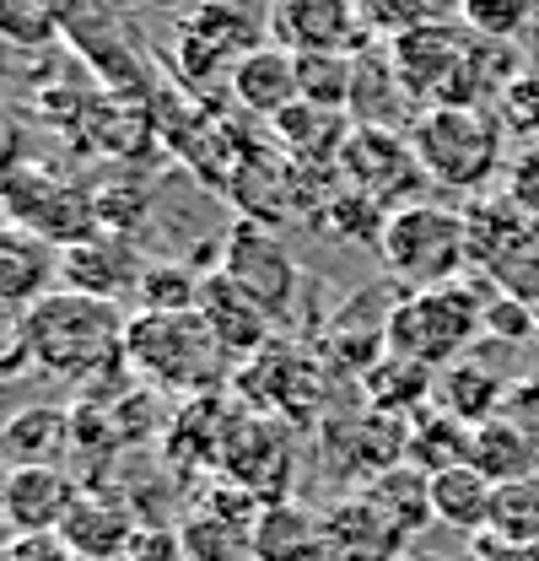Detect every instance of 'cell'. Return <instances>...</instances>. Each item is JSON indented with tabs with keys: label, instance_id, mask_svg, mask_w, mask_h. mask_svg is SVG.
Segmentation results:
<instances>
[{
	"label": "cell",
	"instance_id": "obj_1",
	"mask_svg": "<svg viewBox=\"0 0 539 561\" xmlns=\"http://www.w3.org/2000/svg\"><path fill=\"white\" fill-rule=\"evenodd\" d=\"M125 324L130 319H119L114 302L55 286L49 297H38L27 308L38 373L66 378V383H87V378L114 373L125 362Z\"/></svg>",
	"mask_w": 539,
	"mask_h": 561
},
{
	"label": "cell",
	"instance_id": "obj_2",
	"mask_svg": "<svg viewBox=\"0 0 539 561\" xmlns=\"http://www.w3.org/2000/svg\"><path fill=\"white\" fill-rule=\"evenodd\" d=\"M125 367L157 394H210L232 373L227 351L216 346L195 308L184 313L140 308L125 324Z\"/></svg>",
	"mask_w": 539,
	"mask_h": 561
},
{
	"label": "cell",
	"instance_id": "obj_3",
	"mask_svg": "<svg viewBox=\"0 0 539 561\" xmlns=\"http://www.w3.org/2000/svg\"><path fill=\"white\" fill-rule=\"evenodd\" d=\"M485 291L480 280H448V286H426V291H400L394 313H389V351L410 356L432 373L465 362L474 335H485Z\"/></svg>",
	"mask_w": 539,
	"mask_h": 561
},
{
	"label": "cell",
	"instance_id": "obj_4",
	"mask_svg": "<svg viewBox=\"0 0 539 561\" xmlns=\"http://www.w3.org/2000/svg\"><path fill=\"white\" fill-rule=\"evenodd\" d=\"M426 184L480 195L502 168V119L485 108H421L404 130Z\"/></svg>",
	"mask_w": 539,
	"mask_h": 561
},
{
	"label": "cell",
	"instance_id": "obj_5",
	"mask_svg": "<svg viewBox=\"0 0 539 561\" xmlns=\"http://www.w3.org/2000/svg\"><path fill=\"white\" fill-rule=\"evenodd\" d=\"M378 254L389 265V276L404 280L410 291L426 286H448L465 276L470 265V243H465V210H443L432 201H410V206L389 210Z\"/></svg>",
	"mask_w": 539,
	"mask_h": 561
},
{
	"label": "cell",
	"instance_id": "obj_6",
	"mask_svg": "<svg viewBox=\"0 0 539 561\" xmlns=\"http://www.w3.org/2000/svg\"><path fill=\"white\" fill-rule=\"evenodd\" d=\"M0 216H5V227H22V232L44 238L49 249H70V243L103 232L92 190L66 184L60 173L33 168V162H22V168L0 184Z\"/></svg>",
	"mask_w": 539,
	"mask_h": 561
},
{
	"label": "cell",
	"instance_id": "obj_7",
	"mask_svg": "<svg viewBox=\"0 0 539 561\" xmlns=\"http://www.w3.org/2000/svg\"><path fill=\"white\" fill-rule=\"evenodd\" d=\"M470 44V27H448V22H421L400 38H389V60L400 70L404 92L415 98V108H470L465 98Z\"/></svg>",
	"mask_w": 539,
	"mask_h": 561
},
{
	"label": "cell",
	"instance_id": "obj_8",
	"mask_svg": "<svg viewBox=\"0 0 539 561\" xmlns=\"http://www.w3.org/2000/svg\"><path fill=\"white\" fill-rule=\"evenodd\" d=\"M335 173L345 190L378 201L383 210L410 206L415 190L426 184V173H421V162H415V151H410V136H404V130H378V125H356V130H351Z\"/></svg>",
	"mask_w": 539,
	"mask_h": 561
},
{
	"label": "cell",
	"instance_id": "obj_9",
	"mask_svg": "<svg viewBox=\"0 0 539 561\" xmlns=\"http://www.w3.org/2000/svg\"><path fill=\"white\" fill-rule=\"evenodd\" d=\"M216 271L232 280L238 291H249L270 319L291 313V297H297V265H291V254L275 243V232H270L265 221H249V216L232 221L227 238H221V265H216Z\"/></svg>",
	"mask_w": 539,
	"mask_h": 561
},
{
	"label": "cell",
	"instance_id": "obj_10",
	"mask_svg": "<svg viewBox=\"0 0 539 561\" xmlns=\"http://www.w3.org/2000/svg\"><path fill=\"white\" fill-rule=\"evenodd\" d=\"M260 44H265L260 38V22L243 5H232V0H200L184 16V27H179V70H184L190 87H200L216 70L232 76V66L249 49H260Z\"/></svg>",
	"mask_w": 539,
	"mask_h": 561
},
{
	"label": "cell",
	"instance_id": "obj_11",
	"mask_svg": "<svg viewBox=\"0 0 539 561\" xmlns=\"http://www.w3.org/2000/svg\"><path fill=\"white\" fill-rule=\"evenodd\" d=\"M265 27L291 55H356L372 44L351 0H270Z\"/></svg>",
	"mask_w": 539,
	"mask_h": 561
},
{
	"label": "cell",
	"instance_id": "obj_12",
	"mask_svg": "<svg viewBox=\"0 0 539 561\" xmlns=\"http://www.w3.org/2000/svg\"><path fill=\"white\" fill-rule=\"evenodd\" d=\"M227 481L238 491H249L254 502H286V476H291V454H286V437L280 426H270L265 416H243L238 432L232 421L221 426V448H216Z\"/></svg>",
	"mask_w": 539,
	"mask_h": 561
},
{
	"label": "cell",
	"instance_id": "obj_13",
	"mask_svg": "<svg viewBox=\"0 0 539 561\" xmlns=\"http://www.w3.org/2000/svg\"><path fill=\"white\" fill-rule=\"evenodd\" d=\"M140 276H146V260L135 254L125 232H92V238L60 249V286L81 291V297L119 302V297L140 291Z\"/></svg>",
	"mask_w": 539,
	"mask_h": 561
},
{
	"label": "cell",
	"instance_id": "obj_14",
	"mask_svg": "<svg viewBox=\"0 0 539 561\" xmlns=\"http://www.w3.org/2000/svg\"><path fill=\"white\" fill-rule=\"evenodd\" d=\"M324 540H330V561H400V557H410V551H404L410 535H404L400 524L362 486L324 507Z\"/></svg>",
	"mask_w": 539,
	"mask_h": 561
},
{
	"label": "cell",
	"instance_id": "obj_15",
	"mask_svg": "<svg viewBox=\"0 0 539 561\" xmlns=\"http://www.w3.org/2000/svg\"><path fill=\"white\" fill-rule=\"evenodd\" d=\"M195 313L205 319V330L216 335V346L227 351V362H254L260 351H270V324H275V319H270L249 291H238L221 271L200 276Z\"/></svg>",
	"mask_w": 539,
	"mask_h": 561
},
{
	"label": "cell",
	"instance_id": "obj_16",
	"mask_svg": "<svg viewBox=\"0 0 539 561\" xmlns=\"http://www.w3.org/2000/svg\"><path fill=\"white\" fill-rule=\"evenodd\" d=\"M76 496H81V486L70 481L60 465H22V470H5V507H0V518L16 535H60Z\"/></svg>",
	"mask_w": 539,
	"mask_h": 561
},
{
	"label": "cell",
	"instance_id": "obj_17",
	"mask_svg": "<svg viewBox=\"0 0 539 561\" xmlns=\"http://www.w3.org/2000/svg\"><path fill=\"white\" fill-rule=\"evenodd\" d=\"M351 130H356L351 114L324 108V103H308V98H297L291 108H280L270 119V140L280 146V157L286 162H302V168H335Z\"/></svg>",
	"mask_w": 539,
	"mask_h": 561
},
{
	"label": "cell",
	"instance_id": "obj_18",
	"mask_svg": "<svg viewBox=\"0 0 539 561\" xmlns=\"http://www.w3.org/2000/svg\"><path fill=\"white\" fill-rule=\"evenodd\" d=\"M60 540L76 551V561H125L135 546V518L119 496L81 491L60 524Z\"/></svg>",
	"mask_w": 539,
	"mask_h": 561
},
{
	"label": "cell",
	"instance_id": "obj_19",
	"mask_svg": "<svg viewBox=\"0 0 539 561\" xmlns=\"http://www.w3.org/2000/svg\"><path fill=\"white\" fill-rule=\"evenodd\" d=\"M227 87H232V103H238L243 114H254V119L270 125L280 108H291V103L302 98L297 55L280 49V44H260V49H249V55L232 66Z\"/></svg>",
	"mask_w": 539,
	"mask_h": 561
},
{
	"label": "cell",
	"instance_id": "obj_20",
	"mask_svg": "<svg viewBox=\"0 0 539 561\" xmlns=\"http://www.w3.org/2000/svg\"><path fill=\"white\" fill-rule=\"evenodd\" d=\"M249 561H330L324 513H313L291 496L260 507L254 535H249Z\"/></svg>",
	"mask_w": 539,
	"mask_h": 561
},
{
	"label": "cell",
	"instance_id": "obj_21",
	"mask_svg": "<svg viewBox=\"0 0 539 561\" xmlns=\"http://www.w3.org/2000/svg\"><path fill=\"white\" fill-rule=\"evenodd\" d=\"M351 119H356V125H378V130H410V125H415V98L404 92L389 49H356Z\"/></svg>",
	"mask_w": 539,
	"mask_h": 561
},
{
	"label": "cell",
	"instance_id": "obj_22",
	"mask_svg": "<svg viewBox=\"0 0 539 561\" xmlns=\"http://www.w3.org/2000/svg\"><path fill=\"white\" fill-rule=\"evenodd\" d=\"M55 286H60V249H49L44 238L0 221V302L33 308Z\"/></svg>",
	"mask_w": 539,
	"mask_h": 561
},
{
	"label": "cell",
	"instance_id": "obj_23",
	"mask_svg": "<svg viewBox=\"0 0 539 561\" xmlns=\"http://www.w3.org/2000/svg\"><path fill=\"white\" fill-rule=\"evenodd\" d=\"M70 454V411L66 405H22L0 421V465H60Z\"/></svg>",
	"mask_w": 539,
	"mask_h": 561
},
{
	"label": "cell",
	"instance_id": "obj_24",
	"mask_svg": "<svg viewBox=\"0 0 539 561\" xmlns=\"http://www.w3.org/2000/svg\"><path fill=\"white\" fill-rule=\"evenodd\" d=\"M539 232L524 221V210L513 206L507 195H496V201H474L465 210V243H470V265L480 271H502V265H513L529 243H535Z\"/></svg>",
	"mask_w": 539,
	"mask_h": 561
},
{
	"label": "cell",
	"instance_id": "obj_25",
	"mask_svg": "<svg viewBox=\"0 0 539 561\" xmlns=\"http://www.w3.org/2000/svg\"><path fill=\"white\" fill-rule=\"evenodd\" d=\"M151 108L130 98V92H98L92 98V114H87V125H81V136L92 140L103 157H114V162H135V157H146L151 151Z\"/></svg>",
	"mask_w": 539,
	"mask_h": 561
},
{
	"label": "cell",
	"instance_id": "obj_26",
	"mask_svg": "<svg viewBox=\"0 0 539 561\" xmlns=\"http://www.w3.org/2000/svg\"><path fill=\"white\" fill-rule=\"evenodd\" d=\"M362 400H367V411H383V416H421L426 411V400H432V389H437V373L432 367H421V362H410V356H394V351H383L362 378Z\"/></svg>",
	"mask_w": 539,
	"mask_h": 561
},
{
	"label": "cell",
	"instance_id": "obj_27",
	"mask_svg": "<svg viewBox=\"0 0 539 561\" xmlns=\"http://www.w3.org/2000/svg\"><path fill=\"white\" fill-rule=\"evenodd\" d=\"M502 405H507V383H502L491 367H480V362H454V367L437 373V411H448L454 421L480 426V421L502 416Z\"/></svg>",
	"mask_w": 539,
	"mask_h": 561
},
{
	"label": "cell",
	"instance_id": "obj_28",
	"mask_svg": "<svg viewBox=\"0 0 539 561\" xmlns=\"http://www.w3.org/2000/svg\"><path fill=\"white\" fill-rule=\"evenodd\" d=\"M535 443H529V432L524 426H513L507 416H491L470 426V465L485 476V481H524V476H535Z\"/></svg>",
	"mask_w": 539,
	"mask_h": 561
},
{
	"label": "cell",
	"instance_id": "obj_29",
	"mask_svg": "<svg viewBox=\"0 0 539 561\" xmlns=\"http://www.w3.org/2000/svg\"><path fill=\"white\" fill-rule=\"evenodd\" d=\"M491 496H496V481H485L474 465H454V470L432 476V513H437V524H448L459 535H480L491 524Z\"/></svg>",
	"mask_w": 539,
	"mask_h": 561
},
{
	"label": "cell",
	"instance_id": "obj_30",
	"mask_svg": "<svg viewBox=\"0 0 539 561\" xmlns=\"http://www.w3.org/2000/svg\"><path fill=\"white\" fill-rule=\"evenodd\" d=\"M362 491L400 524L404 535H421L426 524H437V513H432V476L415 470L410 459L394 465V470H383V476H372V481H362Z\"/></svg>",
	"mask_w": 539,
	"mask_h": 561
},
{
	"label": "cell",
	"instance_id": "obj_31",
	"mask_svg": "<svg viewBox=\"0 0 539 561\" xmlns=\"http://www.w3.org/2000/svg\"><path fill=\"white\" fill-rule=\"evenodd\" d=\"M404 459L426 476L470 465V426L454 421L448 411H421V416H410V454Z\"/></svg>",
	"mask_w": 539,
	"mask_h": 561
},
{
	"label": "cell",
	"instance_id": "obj_32",
	"mask_svg": "<svg viewBox=\"0 0 539 561\" xmlns=\"http://www.w3.org/2000/svg\"><path fill=\"white\" fill-rule=\"evenodd\" d=\"M81 0H0V38L11 49H44L70 27Z\"/></svg>",
	"mask_w": 539,
	"mask_h": 561
},
{
	"label": "cell",
	"instance_id": "obj_33",
	"mask_svg": "<svg viewBox=\"0 0 539 561\" xmlns=\"http://www.w3.org/2000/svg\"><path fill=\"white\" fill-rule=\"evenodd\" d=\"M491 535L513 540V546H539V476H524V481H502L496 496H491Z\"/></svg>",
	"mask_w": 539,
	"mask_h": 561
},
{
	"label": "cell",
	"instance_id": "obj_34",
	"mask_svg": "<svg viewBox=\"0 0 539 561\" xmlns=\"http://www.w3.org/2000/svg\"><path fill=\"white\" fill-rule=\"evenodd\" d=\"M297 81L308 103H324L351 114V87H356V55H297Z\"/></svg>",
	"mask_w": 539,
	"mask_h": 561
},
{
	"label": "cell",
	"instance_id": "obj_35",
	"mask_svg": "<svg viewBox=\"0 0 539 561\" xmlns=\"http://www.w3.org/2000/svg\"><path fill=\"white\" fill-rule=\"evenodd\" d=\"M539 0H459V22L470 27L474 38H491V44H513L529 33Z\"/></svg>",
	"mask_w": 539,
	"mask_h": 561
},
{
	"label": "cell",
	"instance_id": "obj_36",
	"mask_svg": "<svg viewBox=\"0 0 539 561\" xmlns=\"http://www.w3.org/2000/svg\"><path fill=\"white\" fill-rule=\"evenodd\" d=\"M135 297H140V308L184 313V308H195V297H200V276H190V265H146Z\"/></svg>",
	"mask_w": 539,
	"mask_h": 561
},
{
	"label": "cell",
	"instance_id": "obj_37",
	"mask_svg": "<svg viewBox=\"0 0 539 561\" xmlns=\"http://www.w3.org/2000/svg\"><path fill=\"white\" fill-rule=\"evenodd\" d=\"M367 38H400L410 27L432 22V0H351Z\"/></svg>",
	"mask_w": 539,
	"mask_h": 561
},
{
	"label": "cell",
	"instance_id": "obj_38",
	"mask_svg": "<svg viewBox=\"0 0 539 561\" xmlns=\"http://www.w3.org/2000/svg\"><path fill=\"white\" fill-rule=\"evenodd\" d=\"M38 367L33 356V330H27V308L0 302V383H16Z\"/></svg>",
	"mask_w": 539,
	"mask_h": 561
},
{
	"label": "cell",
	"instance_id": "obj_39",
	"mask_svg": "<svg viewBox=\"0 0 539 561\" xmlns=\"http://www.w3.org/2000/svg\"><path fill=\"white\" fill-rule=\"evenodd\" d=\"M485 335H496V341H535L539 335L535 302H524V297H513V291H502L491 280V291H485Z\"/></svg>",
	"mask_w": 539,
	"mask_h": 561
},
{
	"label": "cell",
	"instance_id": "obj_40",
	"mask_svg": "<svg viewBox=\"0 0 539 561\" xmlns=\"http://www.w3.org/2000/svg\"><path fill=\"white\" fill-rule=\"evenodd\" d=\"M496 119H502V130H513V136L539 140V76L535 70H524V76L496 98Z\"/></svg>",
	"mask_w": 539,
	"mask_h": 561
},
{
	"label": "cell",
	"instance_id": "obj_41",
	"mask_svg": "<svg viewBox=\"0 0 539 561\" xmlns=\"http://www.w3.org/2000/svg\"><path fill=\"white\" fill-rule=\"evenodd\" d=\"M92 201H98L103 232H125V238H130V221L146 216V190H140L135 179H108L103 190H92Z\"/></svg>",
	"mask_w": 539,
	"mask_h": 561
},
{
	"label": "cell",
	"instance_id": "obj_42",
	"mask_svg": "<svg viewBox=\"0 0 539 561\" xmlns=\"http://www.w3.org/2000/svg\"><path fill=\"white\" fill-rule=\"evenodd\" d=\"M502 195L524 210V221L539 232V140H529V151L513 162V173H507V190H502Z\"/></svg>",
	"mask_w": 539,
	"mask_h": 561
},
{
	"label": "cell",
	"instance_id": "obj_43",
	"mask_svg": "<svg viewBox=\"0 0 539 561\" xmlns=\"http://www.w3.org/2000/svg\"><path fill=\"white\" fill-rule=\"evenodd\" d=\"M5 561H76V551L60 535H11Z\"/></svg>",
	"mask_w": 539,
	"mask_h": 561
},
{
	"label": "cell",
	"instance_id": "obj_44",
	"mask_svg": "<svg viewBox=\"0 0 539 561\" xmlns=\"http://www.w3.org/2000/svg\"><path fill=\"white\" fill-rule=\"evenodd\" d=\"M465 561H524V546L480 529V535H470V546H465Z\"/></svg>",
	"mask_w": 539,
	"mask_h": 561
},
{
	"label": "cell",
	"instance_id": "obj_45",
	"mask_svg": "<svg viewBox=\"0 0 539 561\" xmlns=\"http://www.w3.org/2000/svg\"><path fill=\"white\" fill-rule=\"evenodd\" d=\"M16 168H22V140L11 130V119H0V184H5Z\"/></svg>",
	"mask_w": 539,
	"mask_h": 561
},
{
	"label": "cell",
	"instance_id": "obj_46",
	"mask_svg": "<svg viewBox=\"0 0 539 561\" xmlns=\"http://www.w3.org/2000/svg\"><path fill=\"white\" fill-rule=\"evenodd\" d=\"M146 5H157V11H195L200 0H146Z\"/></svg>",
	"mask_w": 539,
	"mask_h": 561
},
{
	"label": "cell",
	"instance_id": "obj_47",
	"mask_svg": "<svg viewBox=\"0 0 539 561\" xmlns=\"http://www.w3.org/2000/svg\"><path fill=\"white\" fill-rule=\"evenodd\" d=\"M11 55H16V49H11V44H5V38H0V76H5V70H11Z\"/></svg>",
	"mask_w": 539,
	"mask_h": 561
},
{
	"label": "cell",
	"instance_id": "obj_48",
	"mask_svg": "<svg viewBox=\"0 0 539 561\" xmlns=\"http://www.w3.org/2000/svg\"><path fill=\"white\" fill-rule=\"evenodd\" d=\"M0 507H5V465H0Z\"/></svg>",
	"mask_w": 539,
	"mask_h": 561
},
{
	"label": "cell",
	"instance_id": "obj_49",
	"mask_svg": "<svg viewBox=\"0 0 539 561\" xmlns=\"http://www.w3.org/2000/svg\"><path fill=\"white\" fill-rule=\"evenodd\" d=\"M524 561H539V546H529V551H524Z\"/></svg>",
	"mask_w": 539,
	"mask_h": 561
},
{
	"label": "cell",
	"instance_id": "obj_50",
	"mask_svg": "<svg viewBox=\"0 0 539 561\" xmlns=\"http://www.w3.org/2000/svg\"><path fill=\"white\" fill-rule=\"evenodd\" d=\"M535 324H539V308H535Z\"/></svg>",
	"mask_w": 539,
	"mask_h": 561
},
{
	"label": "cell",
	"instance_id": "obj_51",
	"mask_svg": "<svg viewBox=\"0 0 539 561\" xmlns=\"http://www.w3.org/2000/svg\"><path fill=\"white\" fill-rule=\"evenodd\" d=\"M400 561H415V557H400Z\"/></svg>",
	"mask_w": 539,
	"mask_h": 561
}]
</instances>
